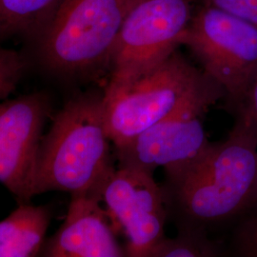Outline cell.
I'll use <instances>...</instances> for the list:
<instances>
[{
    "label": "cell",
    "instance_id": "obj_1",
    "mask_svg": "<svg viewBox=\"0 0 257 257\" xmlns=\"http://www.w3.org/2000/svg\"><path fill=\"white\" fill-rule=\"evenodd\" d=\"M224 96L218 83L175 51L136 81L105 88V125L110 142L118 148L163 120L202 114Z\"/></svg>",
    "mask_w": 257,
    "mask_h": 257
},
{
    "label": "cell",
    "instance_id": "obj_2",
    "mask_svg": "<svg viewBox=\"0 0 257 257\" xmlns=\"http://www.w3.org/2000/svg\"><path fill=\"white\" fill-rule=\"evenodd\" d=\"M103 93L67 102L43 136L37 156L35 193H101L113 172Z\"/></svg>",
    "mask_w": 257,
    "mask_h": 257
},
{
    "label": "cell",
    "instance_id": "obj_3",
    "mask_svg": "<svg viewBox=\"0 0 257 257\" xmlns=\"http://www.w3.org/2000/svg\"><path fill=\"white\" fill-rule=\"evenodd\" d=\"M170 184L184 225L229 219L257 202V144L229 135Z\"/></svg>",
    "mask_w": 257,
    "mask_h": 257
},
{
    "label": "cell",
    "instance_id": "obj_4",
    "mask_svg": "<svg viewBox=\"0 0 257 257\" xmlns=\"http://www.w3.org/2000/svg\"><path fill=\"white\" fill-rule=\"evenodd\" d=\"M126 13L121 0H63L38 34L42 64L68 78H92L110 71Z\"/></svg>",
    "mask_w": 257,
    "mask_h": 257
},
{
    "label": "cell",
    "instance_id": "obj_5",
    "mask_svg": "<svg viewBox=\"0 0 257 257\" xmlns=\"http://www.w3.org/2000/svg\"><path fill=\"white\" fill-rule=\"evenodd\" d=\"M204 72L225 90L234 109L257 76V27L224 11L202 5L180 37Z\"/></svg>",
    "mask_w": 257,
    "mask_h": 257
},
{
    "label": "cell",
    "instance_id": "obj_6",
    "mask_svg": "<svg viewBox=\"0 0 257 257\" xmlns=\"http://www.w3.org/2000/svg\"><path fill=\"white\" fill-rule=\"evenodd\" d=\"M193 13L190 0H136L113 47L106 87L136 81L175 53Z\"/></svg>",
    "mask_w": 257,
    "mask_h": 257
},
{
    "label": "cell",
    "instance_id": "obj_7",
    "mask_svg": "<svg viewBox=\"0 0 257 257\" xmlns=\"http://www.w3.org/2000/svg\"><path fill=\"white\" fill-rule=\"evenodd\" d=\"M101 201L112 222L124 230L126 255L150 257L165 237V193L154 174L127 168L113 170L102 187Z\"/></svg>",
    "mask_w": 257,
    "mask_h": 257
},
{
    "label": "cell",
    "instance_id": "obj_8",
    "mask_svg": "<svg viewBox=\"0 0 257 257\" xmlns=\"http://www.w3.org/2000/svg\"><path fill=\"white\" fill-rule=\"evenodd\" d=\"M50 110L43 93L0 102V183L19 204L36 196L37 156Z\"/></svg>",
    "mask_w": 257,
    "mask_h": 257
},
{
    "label": "cell",
    "instance_id": "obj_9",
    "mask_svg": "<svg viewBox=\"0 0 257 257\" xmlns=\"http://www.w3.org/2000/svg\"><path fill=\"white\" fill-rule=\"evenodd\" d=\"M199 116L201 114L186 113L163 120L114 148L120 168L154 174L162 167L169 182L175 181L213 145Z\"/></svg>",
    "mask_w": 257,
    "mask_h": 257
},
{
    "label": "cell",
    "instance_id": "obj_10",
    "mask_svg": "<svg viewBox=\"0 0 257 257\" xmlns=\"http://www.w3.org/2000/svg\"><path fill=\"white\" fill-rule=\"evenodd\" d=\"M64 222L45 242L42 255L52 257L127 256L114 235L112 222L99 193L71 195Z\"/></svg>",
    "mask_w": 257,
    "mask_h": 257
},
{
    "label": "cell",
    "instance_id": "obj_11",
    "mask_svg": "<svg viewBox=\"0 0 257 257\" xmlns=\"http://www.w3.org/2000/svg\"><path fill=\"white\" fill-rule=\"evenodd\" d=\"M51 221L43 206L19 204L8 217L0 221V257H33L41 253Z\"/></svg>",
    "mask_w": 257,
    "mask_h": 257
},
{
    "label": "cell",
    "instance_id": "obj_12",
    "mask_svg": "<svg viewBox=\"0 0 257 257\" xmlns=\"http://www.w3.org/2000/svg\"><path fill=\"white\" fill-rule=\"evenodd\" d=\"M63 0H0V33L37 35Z\"/></svg>",
    "mask_w": 257,
    "mask_h": 257
},
{
    "label": "cell",
    "instance_id": "obj_13",
    "mask_svg": "<svg viewBox=\"0 0 257 257\" xmlns=\"http://www.w3.org/2000/svg\"><path fill=\"white\" fill-rule=\"evenodd\" d=\"M217 253V247L206 236L204 229L183 224L176 236L162 239L150 257H211Z\"/></svg>",
    "mask_w": 257,
    "mask_h": 257
},
{
    "label": "cell",
    "instance_id": "obj_14",
    "mask_svg": "<svg viewBox=\"0 0 257 257\" xmlns=\"http://www.w3.org/2000/svg\"><path fill=\"white\" fill-rule=\"evenodd\" d=\"M235 111V122L229 135L257 144V76Z\"/></svg>",
    "mask_w": 257,
    "mask_h": 257
},
{
    "label": "cell",
    "instance_id": "obj_15",
    "mask_svg": "<svg viewBox=\"0 0 257 257\" xmlns=\"http://www.w3.org/2000/svg\"><path fill=\"white\" fill-rule=\"evenodd\" d=\"M24 70L25 61L18 52L0 49V100L16 89Z\"/></svg>",
    "mask_w": 257,
    "mask_h": 257
},
{
    "label": "cell",
    "instance_id": "obj_16",
    "mask_svg": "<svg viewBox=\"0 0 257 257\" xmlns=\"http://www.w3.org/2000/svg\"><path fill=\"white\" fill-rule=\"evenodd\" d=\"M203 5L224 11L257 27V0H202Z\"/></svg>",
    "mask_w": 257,
    "mask_h": 257
},
{
    "label": "cell",
    "instance_id": "obj_17",
    "mask_svg": "<svg viewBox=\"0 0 257 257\" xmlns=\"http://www.w3.org/2000/svg\"><path fill=\"white\" fill-rule=\"evenodd\" d=\"M239 241L240 249L243 254L257 257V228L254 230L242 231Z\"/></svg>",
    "mask_w": 257,
    "mask_h": 257
},
{
    "label": "cell",
    "instance_id": "obj_18",
    "mask_svg": "<svg viewBox=\"0 0 257 257\" xmlns=\"http://www.w3.org/2000/svg\"><path fill=\"white\" fill-rule=\"evenodd\" d=\"M257 228V213L255 216H253L250 220L248 221V223L245 225L244 229L242 231H248V230H254Z\"/></svg>",
    "mask_w": 257,
    "mask_h": 257
},
{
    "label": "cell",
    "instance_id": "obj_19",
    "mask_svg": "<svg viewBox=\"0 0 257 257\" xmlns=\"http://www.w3.org/2000/svg\"><path fill=\"white\" fill-rule=\"evenodd\" d=\"M121 1L123 2V4H124L125 8H126L127 12H128V10L130 9V7L133 5V3H134L136 0H121Z\"/></svg>",
    "mask_w": 257,
    "mask_h": 257
}]
</instances>
